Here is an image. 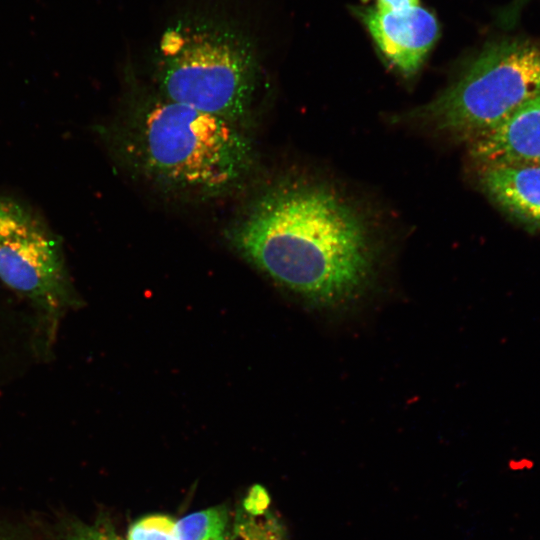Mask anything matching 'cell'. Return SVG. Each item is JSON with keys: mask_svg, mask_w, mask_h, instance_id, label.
I'll list each match as a JSON object with an SVG mask.
<instances>
[{"mask_svg": "<svg viewBox=\"0 0 540 540\" xmlns=\"http://www.w3.org/2000/svg\"><path fill=\"white\" fill-rule=\"evenodd\" d=\"M230 239L273 281L320 307L350 303L372 277L364 223L340 196L318 184L269 189L241 216Z\"/></svg>", "mask_w": 540, "mask_h": 540, "instance_id": "cell-1", "label": "cell"}, {"mask_svg": "<svg viewBox=\"0 0 540 540\" xmlns=\"http://www.w3.org/2000/svg\"><path fill=\"white\" fill-rule=\"evenodd\" d=\"M125 148L152 182L198 197L218 196L239 187L255 159L242 125L161 96L134 115Z\"/></svg>", "mask_w": 540, "mask_h": 540, "instance_id": "cell-2", "label": "cell"}, {"mask_svg": "<svg viewBox=\"0 0 540 540\" xmlns=\"http://www.w3.org/2000/svg\"><path fill=\"white\" fill-rule=\"evenodd\" d=\"M160 96L243 126L256 93L257 61L239 35L210 25H180L160 43Z\"/></svg>", "mask_w": 540, "mask_h": 540, "instance_id": "cell-3", "label": "cell"}, {"mask_svg": "<svg viewBox=\"0 0 540 540\" xmlns=\"http://www.w3.org/2000/svg\"><path fill=\"white\" fill-rule=\"evenodd\" d=\"M540 91V47L522 40L487 46L461 77L415 117L468 140L490 130Z\"/></svg>", "mask_w": 540, "mask_h": 540, "instance_id": "cell-4", "label": "cell"}, {"mask_svg": "<svg viewBox=\"0 0 540 540\" xmlns=\"http://www.w3.org/2000/svg\"><path fill=\"white\" fill-rule=\"evenodd\" d=\"M0 280L48 314L72 300L59 241L20 204L0 221Z\"/></svg>", "mask_w": 540, "mask_h": 540, "instance_id": "cell-5", "label": "cell"}, {"mask_svg": "<svg viewBox=\"0 0 540 540\" xmlns=\"http://www.w3.org/2000/svg\"><path fill=\"white\" fill-rule=\"evenodd\" d=\"M360 15L378 50L406 76L419 70L439 38L437 18L420 5L403 12L368 7Z\"/></svg>", "mask_w": 540, "mask_h": 540, "instance_id": "cell-6", "label": "cell"}, {"mask_svg": "<svg viewBox=\"0 0 540 540\" xmlns=\"http://www.w3.org/2000/svg\"><path fill=\"white\" fill-rule=\"evenodd\" d=\"M469 142L470 154L481 166L540 163V91Z\"/></svg>", "mask_w": 540, "mask_h": 540, "instance_id": "cell-7", "label": "cell"}, {"mask_svg": "<svg viewBox=\"0 0 540 540\" xmlns=\"http://www.w3.org/2000/svg\"><path fill=\"white\" fill-rule=\"evenodd\" d=\"M480 185L490 200L528 229H540V163L481 166Z\"/></svg>", "mask_w": 540, "mask_h": 540, "instance_id": "cell-8", "label": "cell"}, {"mask_svg": "<svg viewBox=\"0 0 540 540\" xmlns=\"http://www.w3.org/2000/svg\"><path fill=\"white\" fill-rule=\"evenodd\" d=\"M268 500L259 487L250 491L235 516L230 540H285L278 522L268 511Z\"/></svg>", "mask_w": 540, "mask_h": 540, "instance_id": "cell-9", "label": "cell"}, {"mask_svg": "<svg viewBox=\"0 0 540 540\" xmlns=\"http://www.w3.org/2000/svg\"><path fill=\"white\" fill-rule=\"evenodd\" d=\"M228 516L225 508L212 507L176 520L178 540H225Z\"/></svg>", "mask_w": 540, "mask_h": 540, "instance_id": "cell-10", "label": "cell"}, {"mask_svg": "<svg viewBox=\"0 0 540 540\" xmlns=\"http://www.w3.org/2000/svg\"><path fill=\"white\" fill-rule=\"evenodd\" d=\"M51 540H126L104 522H85L79 519H62L50 533Z\"/></svg>", "mask_w": 540, "mask_h": 540, "instance_id": "cell-11", "label": "cell"}, {"mask_svg": "<svg viewBox=\"0 0 540 540\" xmlns=\"http://www.w3.org/2000/svg\"><path fill=\"white\" fill-rule=\"evenodd\" d=\"M126 540H178L176 520L165 515H150L135 522Z\"/></svg>", "mask_w": 540, "mask_h": 540, "instance_id": "cell-12", "label": "cell"}, {"mask_svg": "<svg viewBox=\"0 0 540 540\" xmlns=\"http://www.w3.org/2000/svg\"><path fill=\"white\" fill-rule=\"evenodd\" d=\"M375 4L382 12H403L419 6L420 0H376Z\"/></svg>", "mask_w": 540, "mask_h": 540, "instance_id": "cell-13", "label": "cell"}, {"mask_svg": "<svg viewBox=\"0 0 540 540\" xmlns=\"http://www.w3.org/2000/svg\"><path fill=\"white\" fill-rule=\"evenodd\" d=\"M19 204L10 198L0 196V221L12 212Z\"/></svg>", "mask_w": 540, "mask_h": 540, "instance_id": "cell-14", "label": "cell"}]
</instances>
